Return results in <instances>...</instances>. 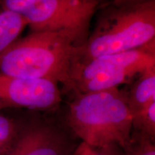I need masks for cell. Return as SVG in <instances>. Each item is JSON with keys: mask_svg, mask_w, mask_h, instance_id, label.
<instances>
[{"mask_svg": "<svg viewBox=\"0 0 155 155\" xmlns=\"http://www.w3.org/2000/svg\"><path fill=\"white\" fill-rule=\"evenodd\" d=\"M81 47L63 32L30 31L0 54V73L68 86Z\"/></svg>", "mask_w": 155, "mask_h": 155, "instance_id": "obj_1", "label": "cell"}, {"mask_svg": "<svg viewBox=\"0 0 155 155\" xmlns=\"http://www.w3.org/2000/svg\"><path fill=\"white\" fill-rule=\"evenodd\" d=\"M67 121L83 142L94 148L129 144L132 116L127 92L112 88L98 91L75 94L70 103Z\"/></svg>", "mask_w": 155, "mask_h": 155, "instance_id": "obj_2", "label": "cell"}, {"mask_svg": "<svg viewBox=\"0 0 155 155\" xmlns=\"http://www.w3.org/2000/svg\"><path fill=\"white\" fill-rule=\"evenodd\" d=\"M96 26L79 48L75 63L137 49L155 40V0L99 7Z\"/></svg>", "mask_w": 155, "mask_h": 155, "instance_id": "obj_3", "label": "cell"}, {"mask_svg": "<svg viewBox=\"0 0 155 155\" xmlns=\"http://www.w3.org/2000/svg\"><path fill=\"white\" fill-rule=\"evenodd\" d=\"M154 68L155 40L137 49L75 63L66 88L85 94L118 88Z\"/></svg>", "mask_w": 155, "mask_h": 155, "instance_id": "obj_4", "label": "cell"}, {"mask_svg": "<svg viewBox=\"0 0 155 155\" xmlns=\"http://www.w3.org/2000/svg\"><path fill=\"white\" fill-rule=\"evenodd\" d=\"M100 6L90 0H43L24 15L30 31L63 32L81 48Z\"/></svg>", "mask_w": 155, "mask_h": 155, "instance_id": "obj_5", "label": "cell"}, {"mask_svg": "<svg viewBox=\"0 0 155 155\" xmlns=\"http://www.w3.org/2000/svg\"><path fill=\"white\" fill-rule=\"evenodd\" d=\"M61 101V91L57 83L0 73V111L9 108L46 111L55 108Z\"/></svg>", "mask_w": 155, "mask_h": 155, "instance_id": "obj_6", "label": "cell"}, {"mask_svg": "<svg viewBox=\"0 0 155 155\" xmlns=\"http://www.w3.org/2000/svg\"><path fill=\"white\" fill-rule=\"evenodd\" d=\"M71 143L65 131L46 120L19 125L18 134L6 155H69Z\"/></svg>", "mask_w": 155, "mask_h": 155, "instance_id": "obj_7", "label": "cell"}, {"mask_svg": "<svg viewBox=\"0 0 155 155\" xmlns=\"http://www.w3.org/2000/svg\"><path fill=\"white\" fill-rule=\"evenodd\" d=\"M155 101V68L141 74L127 92V102L131 113Z\"/></svg>", "mask_w": 155, "mask_h": 155, "instance_id": "obj_8", "label": "cell"}, {"mask_svg": "<svg viewBox=\"0 0 155 155\" xmlns=\"http://www.w3.org/2000/svg\"><path fill=\"white\" fill-rule=\"evenodd\" d=\"M28 25L22 15L4 9L0 6V54L18 39Z\"/></svg>", "mask_w": 155, "mask_h": 155, "instance_id": "obj_9", "label": "cell"}, {"mask_svg": "<svg viewBox=\"0 0 155 155\" xmlns=\"http://www.w3.org/2000/svg\"><path fill=\"white\" fill-rule=\"evenodd\" d=\"M132 131L155 139V101L131 114Z\"/></svg>", "mask_w": 155, "mask_h": 155, "instance_id": "obj_10", "label": "cell"}, {"mask_svg": "<svg viewBox=\"0 0 155 155\" xmlns=\"http://www.w3.org/2000/svg\"><path fill=\"white\" fill-rule=\"evenodd\" d=\"M119 155H155L154 141L132 131L130 143L125 149L120 150Z\"/></svg>", "mask_w": 155, "mask_h": 155, "instance_id": "obj_11", "label": "cell"}, {"mask_svg": "<svg viewBox=\"0 0 155 155\" xmlns=\"http://www.w3.org/2000/svg\"><path fill=\"white\" fill-rule=\"evenodd\" d=\"M43 0H0L2 8L22 16L28 13Z\"/></svg>", "mask_w": 155, "mask_h": 155, "instance_id": "obj_12", "label": "cell"}, {"mask_svg": "<svg viewBox=\"0 0 155 155\" xmlns=\"http://www.w3.org/2000/svg\"><path fill=\"white\" fill-rule=\"evenodd\" d=\"M118 147H119L116 144L104 147V148L93 147V155H119L120 150L118 149Z\"/></svg>", "mask_w": 155, "mask_h": 155, "instance_id": "obj_13", "label": "cell"}, {"mask_svg": "<svg viewBox=\"0 0 155 155\" xmlns=\"http://www.w3.org/2000/svg\"><path fill=\"white\" fill-rule=\"evenodd\" d=\"M75 155H93V147L82 142L75 151Z\"/></svg>", "mask_w": 155, "mask_h": 155, "instance_id": "obj_14", "label": "cell"}, {"mask_svg": "<svg viewBox=\"0 0 155 155\" xmlns=\"http://www.w3.org/2000/svg\"><path fill=\"white\" fill-rule=\"evenodd\" d=\"M150 1V0H112V4L116 5H134V4H139L145 2Z\"/></svg>", "mask_w": 155, "mask_h": 155, "instance_id": "obj_15", "label": "cell"}, {"mask_svg": "<svg viewBox=\"0 0 155 155\" xmlns=\"http://www.w3.org/2000/svg\"><path fill=\"white\" fill-rule=\"evenodd\" d=\"M90 1L94 2L98 4L100 7H101V6L106 5V4H107L108 2H111L112 0H90Z\"/></svg>", "mask_w": 155, "mask_h": 155, "instance_id": "obj_16", "label": "cell"}, {"mask_svg": "<svg viewBox=\"0 0 155 155\" xmlns=\"http://www.w3.org/2000/svg\"><path fill=\"white\" fill-rule=\"evenodd\" d=\"M0 155H1V154H0Z\"/></svg>", "mask_w": 155, "mask_h": 155, "instance_id": "obj_17", "label": "cell"}]
</instances>
